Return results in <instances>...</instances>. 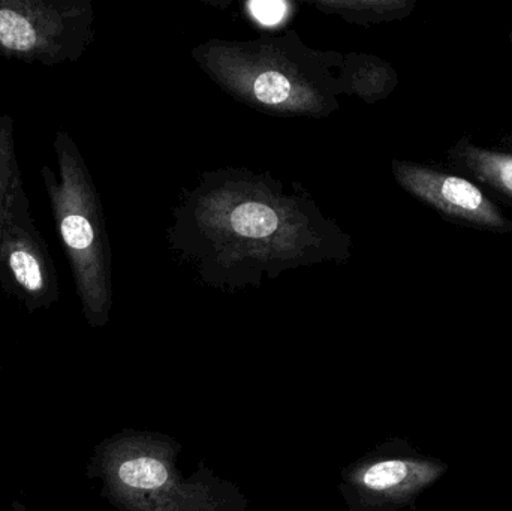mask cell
Instances as JSON below:
<instances>
[{"label":"cell","mask_w":512,"mask_h":511,"mask_svg":"<svg viewBox=\"0 0 512 511\" xmlns=\"http://www.w3.org/2000/svg\"><path fill=\"white\" fill-rule=\"evenodd\" d=\"M0 287L29 314L60 300L59 273L30 212L24 185L15 189L3 222Z\"/></svg>","instance_id":"4"},{"label":"cell","mask_w":512,"mask_h":511,"mask_svg":"<svg viewBox=\"0 0 512 511\" xmlns=\"http://www.w3.org/2000/svg\"><path fill=\"white\" fill-rule=\"evenodd\" d=\"M289 90H291V84H289L288 78L279 72H264L256 78V98L265 104H280L288 98Z\"/></svg>","instance_id":"10"},{"label":"cell","mask_w":512,"mask_h":511,"mask_svg":"<svg viewBox=\"0 0 512 511\" xmlns=\"http://www.w3.org/2000/svg\"><path fill=\"white\" fill-rule=\"evenodd\" d=\"M180 452L167 435L126 429L96 447L89 476L120 511H248L243 492L203 462L191 476L182 473Z\"/></svg>","instance_id":"1"},{"label":"cell","mask_w":512,"mask_h":511,"mask_svg":"<svg viewBox=\"0 0 512 511\" xmlns=\"http://www.w3.org/2000/svg\"><path fill=\"white\" fill-rule=\"evenodd\" d=\"M406 179L415 194L441 210L448 218L484 230L501 233L512 231V224L504 213L468 179L424 168L409 170Z\"/></svg>","instance_id":"6"},{"label":"cell","mask_w":512,"mask_h":511,"mask_svg":"<svg viewBox=\"0 0 512 511\" xmlns=\"http://www.w3.org/2000/svg\"><path fill=\"white\" fill-rule=\"evenodd\" d=\"M444 471L436 461L373 452L348 465L337 488L348 511H390L414 500Z\"/></svg>","instance_id":"5"},{"label":"cell","mask_w":512,"mask_h":511,"mask_svg":"<svg viewBox=\"0 0 512 511\" xmlns=\"http://www.w3.org/2000/svg\"><path fill=\"white\" fill-rule=\"evenodd\" d=\"M231 224L242 236L262 239L276 230L279 219L274 210L265 204L246 203L234 210Z\"/></svg>","instance_id":"9"},{"label":"cell","mask_w":512,"mask_h":511,"mask_svg":"<svg viewBox=\"0 0 512 511\" xmlns=\"http://www.w3.org/2000/svg\"><path fill=\"white\" fill-rule=\"evenodd\" d=\"M89 3L0 0V56L29 65L75 62L90 39Z\"/></svg>","instance_id":"3"},{"label":"cell","mask_w":512,"mask_h":511,"mask_svg":"<svg viewBox=\"0 0 512 511\" xmlns=\"http://www.w3.org/2000/svg\"><path fill=\"white\" fill-rule=\"evenodd\" d=\"M57 168L42 165L41 179L50 204L54 227L68 257L84 315L92 326L105 317L102 236L96 222L95 197L83 158L68 132H56L53 140Z\"/></svg>","instance_id":"2"},{"label":"cell","mask_w":512,"mask_h":511,"mask_svg":"<svg viewBox=\"0 0 512 511\" xmlns=\"http://www.w3.org/2000/svg\"><path fill=\"white\" fill-rule=\"evenodd\" d=\"M23 185L15 153L14 120L11 116H0V237L9 201L15 189Z\"/></svg>","instance_id":"8"},{"label":"cell","mask_w":512,"mask_h":511,"mask_svg":"<svg viewBox=\"0 0 512 511\" xmlns=\"http://www.w3.org/2000/svg\"><path fill=\"white\" fill-rule=\"evenodd\" d=\"M249 8L256 20L261 21L265 26H273L285 17L286 3L279 0H258V2L249 3Z\"/></svg>","instance_id":"11"},{"label":"cell","mask_w":512,"mask_h":511,"mask_svg":"<svg viewBox=\"0 0 512 511\" xmlns=\"http://www.w3.org/2000/svg\"><path fill=\"white\" fill-rule=\"evenodd\" d=\"M448 158L484 185L512 200V153L483 149L463 140L448 150Z\"/></svg>","instance_id":"7"},{"label":"cell","mask_w":512,"mask_h":511,"mask_svg":"<svg viewBox=\"0 0 512 511\" xmlns=\"http://www.w3.org/2000/svg\"><path fill=\"white\" fill-rule=\"evenodd\" d=\"M510 41H511V45H512V32H511V36H510Z\"/></svg>","instance_id":"12"}]
</instances>
